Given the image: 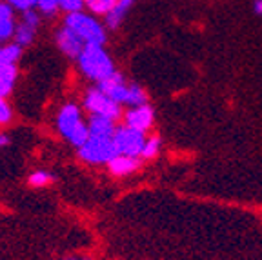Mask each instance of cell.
<instances>
[{
	"label": "cell",
	"instance_id": "cell-22",
	"mask_svg": "<svg viewBox=\"0 0 262 260\" xmlns=\"http://www.w3.org/2000/svg\"><path fill=\"white\" fill-rule=\"evenodd\" d=\"M37 6L42 9V13L51 15V13L60 6V0H37Z\"/></svg>",
	"mask_w": 262,
	"mask_h": 260
},
{
	"label": "cell",
	"instance_id": "cell-3",
	"mask_svg": "<svg viewBox=\"0 0 262 260\" xmlns=\"http://www.w3.org/2000/svg\"><path fill=\"white\" fill-rule=\"evenodd\" d=\"M82 160L91 164H102L111 162V160L119 155L117 147H115L113 138H102V137H91L84 146L78 149Z\"/></svg>",
	"mask_w": 262,
	"mask_h": 260
},
{
	"label": "cell",
	"instance_id": "cell-26",
	"mask_svg": "<svg viewBox=\"0 0 262 260\" xmlns=\"http://www.w3.org/2000/svg\"><path fill=\"white\" fill-rule=\"evenodd\" d=\"M62 260H90L88 256H77V255H71V256H64Z\"/></svg>",
	"mask_w": 262,
	"mask_h": 260
},
{
	"label": "cell",
	"instance_id": "cell-16",
	"mask_svg": "<svg viewBox=\"0 0 262 260\" xmlns=\"http://www.w3.org/2000/svg\"><path fill=\"white\" fill-rule=\"evenodd\" d=\"M90 138H91L90 127H88L84 122H80L77 126V129H75L73 133H71L70 137H68V140H70L71 144H75V146H77L78 149H80V147L84 146V144H86L88 140H90Z\"/></svg>",
	"mask_w": 262,
	"mask_h": 260
},
{
	"label": "cell",
	"instance_id": "cell-18",
	"mask_svg": "<svg viewBox=\"0 0 262 260\" xmlns=\"http://www.w3.org/2000/svg\"><path fill=\"white\" fill-rule=\"evenodd\" d=\"M22 55V48L18 44H9L6 48L0 49V62H9V64H15Z\"/></svg>",
	"mask_w": 262,
	"mask_h": 260
},
{
	"label": "cell",
	"instance_id": "cell-8",
	"mask_svg": "<svg viewBox=\"0 0 262 260\" xmlns=\"http://www.w3.org/2000/svg\"><path fill=\"white\" fill-rule=\"evenodd\" d=\"M57 44L62 49V53H66L68 57H77V58L80 57V53L86 48V44L70 28H62L57 33Z\"/></svg>",
	"mask_w": 262,
	"mask_h": 260
},
{
	"label": "cell",
	"instance_id": "cell-12",
	"mask_svg": "<svg viewBox=\"0 0 262 260\" xmlns=\"http://www.w3.org/2000/svg\"><path fill=\"white\" fill-rule=\"evenodd\" d=\"M15 78H16L15 64L0 62V98H6L9 93H11Z\"/></svg>",
	"mask_w": 262,
	"mask_h": 260
},
{
	"label": "cell",
	"instance_id": "cell-17",
	"mask_svg": "<svg viewBox=\"0 0 262 260\" xmlns=\"http://www.w3.org/2000/svg\"><path fill=\"white\" fill-rule=\"evenodd\" d=\"M33 35H35V29L29 28L28 24H24V22H22V24L18 26V28H16V31H15V44H18L20 48H22V46L31 44Z\"/></svg>",
	"mask_w": 262,
	"mask_h": 260
},
{
	"label": "cell",
	"instance_id": "cell-6",
	"mask_svg": "<svg viewBox=\"0 0 262 260\" xmlns=\"http://www.w3.org/2000/svg\"><path fill=\"white\" fill-rule=\"evenodd\" d=\"M98 90L104 91L110 98H113L115 102H119V104H127L129 100V91H131V85H127L124 82L122 75L115 73L111 75L110 78L106 80L98 82Z\"/></svg>",
	"mask_w": 262,
	"mask_h": 260
},
{
	"label": "cell",
	"instance_id": "cell-2",
	"mask_svg": "<svg viewBox=\"0 0 262 260\" xmlns=\"http://www.w3.org/2000/svg\"><path fill=\"white\" fill-rule=\"evenodd\" d=\"M66 28H70L86 46H102L106 42V33H104L102 26L98 24L95 18L84 15V13L68 15Z\"/></svg>",
	"mask_w": 262,
	"mask_h": 260
},
{
	"label": "cell",
	"instance_id": "cell-13",
	"mask_svg": "<svg viewBox=\"0 0 262 260\" xmlns=\"http://www.w3.org/2000/svg\"><path fill=\"white\" fill-rule=\"evenodd\" d=\"M15 18L13 11L8 4H0V42L8 40L11 35H15Z\"/></svg>",
	"mask_w": 262,
	"mask_h": 260
},
{
	"label": "cell",
	"instance_id": "cell-25",
	"mask_svg": "<svg viewBox=\"0 0 262 260\" xmlns=\"http://www.w3.org/2000/svg\"><path fill=\"white\" fill-rule=\"evenodd\" d=\"M24 24H28L29 28H33V29H37V26H38V22H40V16L37 15L35 11H26L24 13Z\"/></svg>",
	"mask_w": 262,
	"mask_h": 260
},
{
	"label": "cell",
	"instance_id": "cell-10",
	"mask_svg": "<svg viewBox=\"0 0 262 260\" xmlns=\"http://www.w3.org/2000/svg\"><path fill=\"white\" fill-rule=\"evenodd\" d=\"M110 171L117 177H124V175H131L135 173L140 166V160L137 157H126V155H117L111 162H107Z\"/></svg>",
	"mask_w": 262,
	"mask_h": 260
},
{
	"label": "cell",
	"instance_id": "cell-4",
	"mask_svg": "<svg viewBox=\"0 0 262 260\" xmlns=\"http://www.w3.org/2000/svg\"><path fill=\"white\" fill-rule=\"evenodd\" d=\"M84 106L93 115L107 117V118H111V120H117V118L120 117V113H122L119 102H115L113 98H110L104 91L98 90V88H93V90L88 91Z\"/></svg>",
	"mask_w": 262,
	"mask_h": 260
},
{
	"label": "cell",
	"instance_id": "cell-27",
	"mask_svg": "<svg viewBox=\"0 0 262 260\" xmlns=\"http://www.w3.org/2000/svg\"><path fill=\"white\" fill-rule=\"evenodd\" d=\"M255 13H257V15H262V0H257V2H255Z\"/></svg>",
	"mask_w": 262,
	"mask_h": 260
},
{
	"label": "cell",
	"instance_id": "cell-14",
	"mask_svg": "<svg viewBox=\"0 0 262 260\" xmlns=\"http://www.w3.org/2000/svg\"><path fill=\"white\" fill-rule=\"evenodd\" d=\"M131 4H133V0H119V4L115 6V9L110 13V15H106V26L111 29L119 28L120 22H122V18L126 16V13L129 11Z\"/></svg>",
	"mask_w": 262,
	"mask_h": 260
},
{
	"label": "cell",
	"instance_id": "cell-20",
	"mask_svg": "<svg viewBox=\"0 0 262 260\" xmlns=\"http://www.w3.org/2000/svg\"><path fill=\"white\" fill-rule=\"evenodd\" d=\"M159 149H160V138L159 137H151L147 138L146 144H144V149H142V159H153L159 155Z\"/></svg>",
	"mask_w": 262,
	"mask_h": 260
},
{
	"label": "cell",
	"instance_id": "cell-28",
	"mask_svg": "<svg viewBox=\"0 0 262 260\" xmlns=\"http://www.w3.org/2000/svg\"><path fill=\"white\" fill-rule=\"evenodd\" d=\"M8 142H9V138L6 137V135H0V147H4Z\"/></svg>",
	"mask_w": 262,
	"mask_h": 260
},
{
	"label": "cell",
	"instance_id": "cell-9",
	"mask_svg": "<svg viewBox=\"0 0 262 260\" xmlns=\"http://www.w3.org/2000/svg\"><path fill=\"white\" fill-rule=\"evenodd\" d=\"M80 122H82V120H80V111H78V107L75 106V104H66V106L60 110L58 118H57L58 131H60L66 138L70 137V135L77 129V126Z\"/></svg>",
	"mask_w": 262,
	"mask_h": 260
},
{
	"label": "cell",
	"instance_id": "cell-23",
	"mask_svg": "<svg viewBox=\"0 0 262 260\" xmlns=\"http://www.w3.org/2000/svg\"><path fill=\"white\" fill-rule=\"evenodd\" d=\"M13 8L20 9V11H31L33 6H37V0H8Z\"/></svg>",
	"mask_w": 262,
	"mask_h": 260
},
{
	"label": "cell",
	"instance_id": "cell-5",
	"mask_svg": "<svg viewBox=\"0 0 262 260\" xmlns=\"http://www.w3.org/2000/svg\"><path fill=\"white\" fill-rule=\"evenodd\" d=\"M113 142H115L117 151H119V155H126V157H140V155H142V149H144V144H146V138H144V133H140V131L124 126L115 131Z\"/></svg>",
	"mask_w": 262,
	"mask_h": 260
},
{
	"label": "cell",
	"instance_id": "cell-11",
	"mask_svg": "<svg viewBox=\"0 0 262 260\" xmlns=\"http://www.w3.org/2000/svg\"><path fill=\"white\" fill-rule=\"evenodd\" d=\"M88 127H90L91 137L113 138L115 135V120L107 117H100V115H91Z\"/></svg>",
	"mask_w": 262,
	"mask_h": 260
},
{
	"label": "cell",
	"instance_id": "cell-21",
	"mask_svg": "<svg viewBox=\"0 0 262 260\" xmlns=\"http://www.w3.org/2000/svg\"><path fill=\"white\" fill-rule=\"evenodd\" d=\"M82 6H84V0H60V8L70 15L71 13H80Z\"/></svg>",
	"mask_w": 262,
	"mask_h": 260
},
{
	"label": "cell",
	"instance_id": "cell-1",
	"mask_svg": "<svg viewBox=\"0 0 262 260\" xmlns=\"http://www.w3.org/2000/svg\"><path fill=\"white\" fill-rule=\"evenodd\" d=\"M78 64H80L82 73L97 82L106 80L117 73L113 62L102 49V46H86L78 57Z\"/></svg>",
	"mask_w": 262,
	"mask_h": 260
},
{
	"label": "cell",
	"instance_id": "cell-7",
	"mask_svg": "<svg viewBox=\"0 0 262 260\" xmlns=\"http://www.w3.org/2000/svg\"><path fill=\"white\" fill-rule=\"evenodd\" d=\"M153 122H155V115H153V110L147 104L131 107L126 113V126L140 131V133H146V131L151 129Z\"/></svg>",
	"mask_w": 262,
	"mask_h": 260
},
{
	"label": "cell",
	"instance_id": "cell-19",
	"mask_svg": "<svg viewBox=\"0 0 262 260\" xmlns=\"http://www.w3.org/2000/svg\"><path fill=\"white\" fill-rule=\"evenodd\" d=\"M28 182L31 184L33 187H44V186H48L49 182H53V175L48 173V171H35V173H31Z\"/></svg>",
	"mask_w": 262,
	"mask_h": 260
},
{
	"label": "cell",
	"instance_id": "cell-24",
	"mask_svg": "<svg viewBox=\"0 0 262 260\" xmlns=\"http://www.w3.org/2000/svg\"><path fill=\"white\" fill-rule=\"evenodd\" d=\"M13 113H11V107L9 104L4 100V98H0V124H8L11 120Z\"/></svg>",
	"mask_w": 262,
	"mask_h": 260
},
{
	"label": "cell",
	"instance_id": "cell-15",
	"mask_svg": "<svg viewBox=\"0 0 262 260\" xmlns=\"http://www.w3.org/2000/svg\"><path fill=\"white\" fill-rule=\"evenodd\" d=\"M84 4L97 15H110L115 6L119 4V0H84Z\"/></svg>",
	"mask_w": 262,
	"mask_h": 260
}]
</instances>
